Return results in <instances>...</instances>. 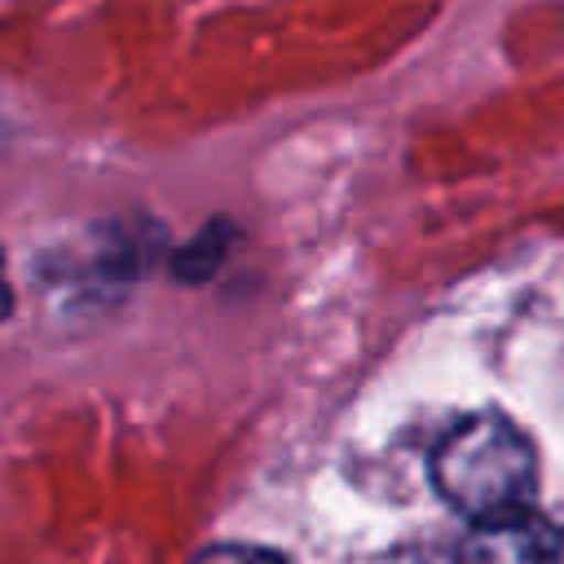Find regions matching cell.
<instances>
[{
	"mask_svg": "<svg viewBox=\"0 0 564 564\" xmlns=\"http://www.w3.org/2000/svg\"><path fill=\"white\" fill-rule=\"evenodd\" d=\"M432 480L454 511L485 524L529 511L538 494V454L511 419L485 410L441 436L432 449Z\"/></svg>",
	"mask_w": 564,
	"mask_h": 564,
	"instance_id": "1",
	"label": "cell"
},
{
	"mask_svg": "<svg viewBox=\"0 0 564 564\" xmlns=\"http://www.w3.org/2000/svg\"><path fill=\"white\" fill-rule=\"evenodd\" d=\"M454 564H564V524L533 511L485 520L458 542Z\"/></svg>",
	"mask_w": 564,
	"mask_h": 564,
	"instance_id": "2",
	"label": "cell"
},
{
	"mask_svg": "<svg viewBox=\"0 0 564 564\" xmlns=\"http://www.w3.org/2000/svg\"><path fill=\"white\" fill-rule=\"evenodd\" d=\"M194 564H291V560H282L278 551H264V546H207Z\"/></svg>",
	"mask_w": 564,
	"mask_h": 564,
	"instance_id": "3",
	"label": "cell"
},
{
	"mask_svg": "<svg viewBox=\"0 0 564 564\" xmlns=\"http://www.w3.org/2000/svg\"><path fill=\"white\" fill-rule=\"evenodd\" d=\"M9 308H13V295H9V282H4V256H0V322L9 317Z\"/></svg>",
	"mask_w": 564,
	"mask_h": 564,
	"instance_id": "4",
	"label": "cell"
}]
</instances>
